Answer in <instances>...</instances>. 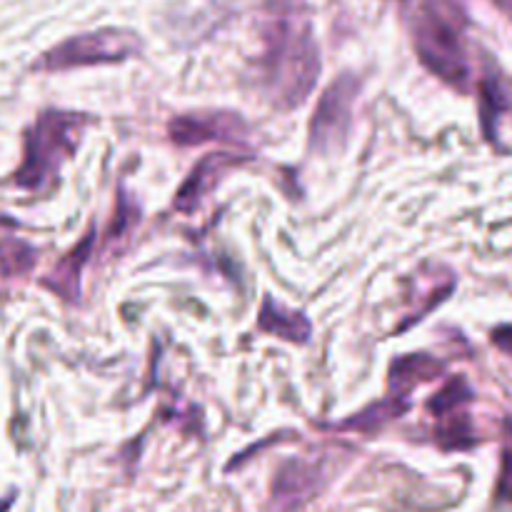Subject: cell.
<instances>
[{
  "mask_svg": "<svg viewBox=\"0 0 512 512\" xmlns=\"http://www.w3.org/2000/svg\"><path fill=\"white\" fill-rule=\"evenodd\" d=\"M438 443L445 450H468L478 443V435H475L473 423H470V415L465 410L453 415H445L438 420Z\"/></svg>",
  "mask_w": 512,
  "mask_h": 512,
  "instance_id": "16",
  "label": "cell"
},
{
  "mask_svg": "<svg viewBox=\"0 0 512 512\" xmlns=\"http://www.w3.org/2000/svg\"><path fill=\"white\" fill-rule=\"evenodd\" d=\"M140 53V38L123 28H100L93 33L73 35L63 40L48 53L40 55L33 63V70L40 73H63L73 68H88V65L123 63Z\"/></svg>",
  "mask_w": 512,
  "mask_h": 512,
  "instance_id": "4",
  "label": "cell"
},
{
  "mask_svg": "<svg viewBox=\"0 0 512 512\" xmlns=\"http://www.w3.org/2000/svg\"><path fill=\"white\" fill-rule=\"evenodd\" d=\"M490 340H493L495 348H500L512 358V325H500V328H495Z\"/></svg>",
  "mask_w": 512,
  "mask_h": 512,
  "instance_id": "18",
  "label": "cell"
},
{
  "mask_svg": "<svg viewBox=\"0 0 512 512\" xmlns=\"http://www.w3.org/2000/svg\"><path fill=\"white\" fill-rule=\"evenodd\" d=\"M323 485V470L308 460H288L280 465L270 488V505L275 512H295L303 508Z\"/></svg>",
  "mask_w": 512,
  "mask_h": 512,
  "instance_id": "8",
  "label": "cell"
},
{
  "mask_svg": "<svg viewBox=\"0 0 512 512\" xmlns=\"http://www.w3.org/2000/svg\"><path fill=\"white\" fill-rule=\"evenodd\" d=\"M35 248L15 235V223L8 218H0V275L3 278H23L33 270Z\"/></svg>",
  "mask_w": 512,
  "mask_h": 512,
  "instance_id": "12",
  "label": "cell"
},
{
  "mask_svg": "<svg viewBox=\"0 0 512 512\" xmlns=\"http://www.w3.org/2000/svg\"><path fill=\"white\" fill-rule=\"evenodd\" d=\"M495 3H498V5H500V8L510 10V13H512V0H495Z\"/></svg>",
  "mask_w": 512,
  "mask_h": 512,
  "instance_id": "19",
  "label": "cell"
},
{
  "mask_svg": "<svg viewBox=\"0 0 512 512\" xmlns=\"http://www.w3.org/2000/svg\"><path fill=\"white\" fill-rule=\"evenodd\" d=\"M248 160V155L233 153V150H218V153H208L193 170H190L188 178L183 180V185L175 193L173 205L180 213H193L203 205V200L218 188V183L223 180V175H228L230 170L238 168Z\"/></svg>",
  "mask_w": 512,
  "mask_h": 512,
  "instance_id": "7",
  "label": "cell"
},
{
  "mask_svg": "<svg viewBox=\"0 0 512 512\" xmlns=\"http://www.w3.org/2000/svg\"><path fill=\"white\" fill-rule=\"evenodd\" d=\"M258 328L263 333L278 335V338L288 340V343L305 345L310 340V333H313V325L305 318L303 313H295V310L283 308V305L275 303L273 298H263V305H260L258 313Z\"/></svg>",
  "mask_w": 512,
  "mask_h": 512,
  "instance_id": "11",
  "label": "cell"
},
{
  "mask_svg": "<svg viewBox=\"0 0 512 512\" xmlns=\"http://www.w3.org/2000/svg\"><path fill=\"white\" fill-rule=\"evenodd\" d=\"M495 498L500 503L512 505V423L508 425V438L503 445V458H500L498 485H495Z\"/></svg>",
  "mask_w": 512,
  "mask_h": 512,
  "instance_id": "17",
  "label": "cell"
},
{
  "mask_svg": "<svg viewBox=\"0 0 512 512\" xmlns=\"http://www.w3.org/2000/svg\"><path fill=\"white\" fill-rule=\"evenodd\" d=\"M473 403V388L468 385L465 378H450L433 398L428 400V413L433 418H445V415H453L465 410V405Z\"/></svg>",
  "mask_w": 512,
  "mask_h": 512,
  "instance_id": "15",
  "label": "cell"
},
{
  "mask_svg": "<svg viewBox=\"0 0 512 512\" xmlns=\"http://www.w3.org/2000/svg\"><path fill=\"white\" fill-rule=\"evenodd\" d=\"M90 115L73 110L50 108L33 120L23 135V160L13 175V183L28 193H48L58 180L60 168L80 148Z\"/></svg>",
  "mask_w": 512,
  "mask_h": 512,
  "instance_id": "3",
  "label": "cell"
},
{
  "mask_svg": "<svg viewBox=\"0 0 512 512\" xmlns=\"http://www.w3.org/2000/svg\"><path fill=\"white\" fill-rule=\"evenodd\" d=\"M93 245H95V230L90 228L88 233L83 235V240H80V243L75 245L68 255H63V258L58 260V265H55V268L50 270L43 280H40V283H43V288L53 290V293L60 295L65 303L78 305L80 303V275H83L85 265H88L90 253H93Z\"/></svg>",
  "mask_w": 512,
  "mask_h": 512,
  "instance_id": "9",
  "label": "cell"
},
{
  "mask_svg": "<svg viewBox=\"0 0 512 512\" xmlns=\"http://www.w3.org/2000/svg\"><path fill=\"white\" fill-rule=\"evenodd\" d=\"M410 403L408 398H398V395H388V398L370 403L360 413L350 415L343 423H335V430H355V433H375V430L385 428L388 423L398 420L400 415L408 413Z\"/></svg>",
  "mask_w": 512,
  "mask_h": 512,
  "instance_id": "13",
  "label": "cell"
},
{
  "mask_svg": "<svg viewBox=\"0 0 512 512\" xmlns=\"http://www.w3.org/2000/svg\"><path fill=\"white\" fill-rule=\"evenodd\" d=\"M403 15L418 60L453 90L468 93L470 63L465 50V0H403Z\"/></svg>",
  "mask_w": 512,
  "mask_h": 512,
  "instance_id": "2",
  "label": "cell"
},
{
  "mask_svg": "<svg viewBox=\"0 0 512 512\" xmlns=\"http://www.w3.org/2000/svg\"><path fill=\"white\" fill-rule=\"evenodd\" d=\"M510 108L508 90L498 78H483L480 83V118H483V133L490 143L498 140V123Z\"/></svg>",
  "mask_w": 512,
  "mask_h": 512,
  "instance_id": "14",
  "label": "cell"
},
{
  "mask_svg": "<svg viewBox=\"0 0 512 512\" xmlns=\"http://www.w3.org/2000/svg\"><path fill=\"white\" fill-rule=\"evenodd\" d=\"M360 93V78L343 73L323 90L308 125L310 153L338 155L353 128V105Z\"/></svg>",
  "mask_w": 512,
  "mask_h": 512,
  "instance_id": "5",
  "label": "cell"
},
{
  "mask_svg": "<svg viewBox=\"0 0 512 512\" xmlns=\"http://www.w3.org/2000/svg\"><path fill=\"white\" fill-rule=\"evenodd\" d=\"M445 373V365L428 353H410L400 355L393 360L388 370V388L390 395L398 398H410L415 388L425 383H433Z\"/></svg>",
  "mask_w": 512,
  "mask_h": 512,
  "instance_id": "10",
  "label": "cell"
},
{
  "mask_svg": "<svg viewBox=\"0 0 512 512\" xmlns=\"http://www.w3.org/2000/svg\"><path fill=\"white\" fill-rule=\"evenodd\" d=\"M248 135V123L235 110H193L175 115L168 123V138L180 148H193L213 140L243 145Z\"/></svg>",
  "mask_w": 512,
  "mask_h": 512,
  "instance_id": "6",
  "label": "cell"
},
{
  "mask_svg": "<svg viewBox=\"0 0 512 512\" xmlns=\"http://www.w3.org/2000/svg\"><path fill=\"white\" fill-rule=\"evenodd\" d=\"M258 58L260 90L278 110L308 100L320 75V50L303 0H270Z\"/></svg>",
  "mask_w": 512,
  "mask_h": 512,
  "instance_id": "1",
  "label": "cell"
}]
</instances>
